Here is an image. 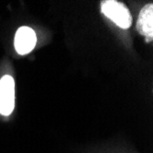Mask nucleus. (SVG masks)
<instances>
[{"mask_svg":"<svg viewBox=\"0 0 153 153\" xmlns=\"http://www.w3.org/2000/svg\"><path fill=\"white\" fill-rule=\"evenodd\" d=\"M101 11L121 29H128L132 25V16L128 7L117 0H105L101 3Z\"/></svg>","mask_w":153,"mask_h":153,"instance_id":"nucleus-1","label":"nucleus"},{"mask_svg":"<svg viewBox=\"0 0 153 153\" xmlns=\"http://www.w3.org/2000/svg\"><path fill=\"white\" fill-rule=\"evenodd\" d=\"M138 33L146 38L147 42L152 40L153 37V5L148 4L140 10L137 21Z\"/></svg>","mask_w":153,"mask_h":153,"instance_id":"nucleus-4","label":"nucleus"},{"mask_svg":"<svg viewBox=\"0 0 153 153\" xmlns=\"http://www.w3.org/2000/svg\"><path fill=\"white\" fill-rule=\"evenodd\" d=\"M37 42V37L34 30L29 27H21L15 36V48L19 54L25 55L30 52Z\"/></svg>","mask_w":153,"mask_h":153,"instance_id":"nucleus-3","label":"nucleus"},{"mask_svg":"<svg viewBox=\"0 0 153 153\" xmlns=\"http://www.w3.org/2000/svg\"><path fill=\"white\" fill-rule=\"evenodd\" d=\"M15 107V81L10 75L0 80V114L9 116Z\"/></svg>","mask_w":153,"mask_h":153,"instance_id":"nucleus-2","label":"nucleus"}]
</instances>
